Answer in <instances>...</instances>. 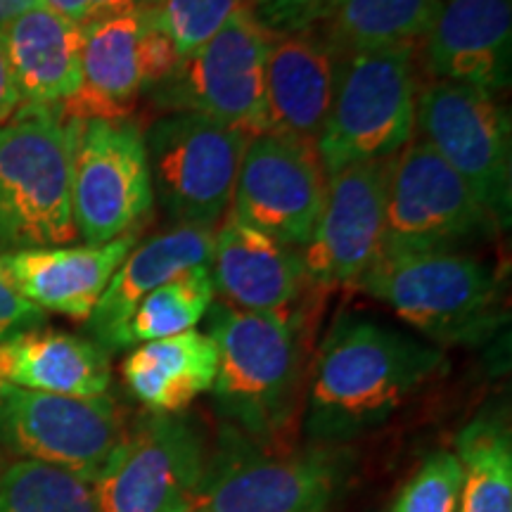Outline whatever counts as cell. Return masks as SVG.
Masks as SVG:
<instances>
[{
    "instance_id": "obj_1",
    "label": "cell",
    "mask_w": 512,
    "mask_h": 512,
    "mask_svg": "<svg viewBox=\"0 0 512 512\" xmlns=\"http://www.w3.org/2000/svg\"><path fill=\"white\" fill-rule=\"evenodd\" d=\"M446 366L444 349L363 313H339L320 342L304 392L311 444L347 446L366 437Z\"/></svg>"
},
{
    "instance_id": "obj_2",
    "label": "cell",
    "mask_w": 512,
    "mask_h": 512,
    "mask_svg": "<svg viewBox=\"0 0 512 512\" xmlns=\"http://www.w3.org/2000/svg\"><path fill=\"white\" fill-rule=\"evenodd\" d=\"M204 318L219 354L211 387L216 408L230 427L275 451L304 406V313H256L214 302Z\"/></svg>"
},
{
    "instance_id": "obj_3",
    "label": "cell",
    "mask_w": 512,
    "mask_h": 512,
    "mask_svg": "<svg viewBox=\"0 0 512 512\" xmlns=\"http://www.w3.org/2000/svg\"><path fill=\"white\" fill-rule=\"evenodd\" d=\"M434 347H475L505 320L503 275L463 249L380 252L354 285Z\"/></svg>"
},
{
    "instance_id": "obj_4",
    "label": "cell",
    "mask_w": 512,
    "mask_h": 512,
    "mask_svg": "<svg viewBox=\"0 0 512 512\" xmlns=\"http://www.w3.org/2000/svg\"><path fill=\"white\" fill-rule=\"evenodd\" d=\"M72 121L22 107L0 126V254L72 245Z\"/></svg>"
},
{
    "instance_id": "obj_5",
    "label": "cell",
    "mask_w": 512,
    "mask_h": 512,
    "mask_svg": "<svg viewBox=\"0 0 512 512\" xmlns=\"http://www.w3.org/2000/svg\"><path fill=\"white\" fill-rule=\"evenodd\" d=\"M351 472L347 446L273 451L226 427L192 503L200 512H330Z\"/></svg>"
},
{
    "instance_id": "obj_6",
    "label": "cell",
    "mask_w": 512,
    "mask_h": 512,
    "mask_svg": "<svg viewBox=\"0 0 512 512\" xmlns=\"http://www.w3.org/2000/svg\"><path fill=\"white\" fill-rule=\"evenodd\" d=\"M415 46L342 57L335 98L316 140L325 178L354 164L389 159L415 138Z\"/></svg>"
},
{
    "instance_id": "obj_7",
    "label": "cell",
    "mask_w": 512,
    "mask_h": 512,
    "mask_svg": "<svg viewBox=\"0 0 512 512\" xmlns=\"http://www.w3.org/2000/svg\"><path fill=\"white\" fill-rule=\"evenodd\" d=\"M143 136L155 202L176 226L216 230L233 202L247 133L202 114L171 112Z\"/></svg>"
},
{
    "instance_id": "obj_8",
    "label": "cell",
    "mask_w": 512,
    "mask_h": 512,
    "mask_svg": "<svg viewBox=\"0 0 512 512\" xmlns=\"http://www.w3.org/2000/svg\"><path fill=\"white\" fill-rule=\"evenodd\" d=\"M415 131L475 192L498 228L512 216V124L496 95L434 81L418 93Z\"/></svg>"
},
{
    "instance_id": "obj_9",
    "label": "cell",
    "mask_w": 512,
    "mask_h": 512,
    "mask_svg": "<svg viewBox=\"0 0 512 512\" xmlns=\"http://www.w3.org/2000/svg\"><path fill=\"white\" fill-rule=\"evenodd\" d=\"M69 121L76 235L86 245H105L143 230L155 207L143 128L131 117Z\"/></svg>"
},
{
    "instance_id": "obj_10",
    "label": "cell",
    "mask_w": 512,
    "mask_h": 512,
    "mask_svg": "<svg viewBox=\"0 0 512 512\" xmlns=\"http://www.w3.org/2000/svg\"><path fill=\"white\" fill-rule=\"evenodd\" d=\"M271 41L273 31L256 17L254 8L240 10L209 43L185 57L169 79L145 93L164 114H202L252 138L259 133L264 110Z\"/></svg>"
},
{
    "instance_id": "obj_11",
    "label": "cell",
    "mask_w": 512,
    "mask_h": 512,
    "mask_svg": "<svg viewBox=\"0 0 512 512\" xmlns=\"http://www.w3.org/2000/svg\"><path fill=\"white\" fill-rule=\"evenodd\" d=\"M501 233L475 192L420 136L392 157L382 252L463 249Z\"/></svg>"
},
{
    "instance_id": "obj_12",
    "label": "cell",
    "mask_w": 512,
    "mask_h": 512,
    "mask_svg": "<svg viewBox=\"0 0 512 512\" xmlns=\"http://www.w3.org/2000/svg\"><path fill=\"white\" fill-rule=\"evenodd\" d=\"M207 453L183 415L147 413L124 432L93 479L98 512H178L192 503Z\"/></svg>"
},
{
    "instance_id": "obj_13",
    "label": "cell",
    "mask_w": 512,
    "mask_h": 512,
    "mask_svg": "<svg viewBox=\"0 0 512 512\" xmlns=\"http://www.w3.org/2000/svg\"><path fill=\"white\" fill-rule=\"evenodd\" d=\"M124 437L112 396H64L8 384L0 394V446L93 482Z\"/></svg>"
},
{
    "instance_id": "obj_14",
    "label": "cell",
    "mask_w": 512,
    "mask_h": 512,
    "mask_svg": "<svg viewBox=\"0 0 512 512\" xmlns=\"http://www.w3.org/2000/svg\"><path fill=\"white\" fill-rule=\"evenodd\" d=\"M325 200L316 145L259 133L247 140L228 216L294 249L309 245Z\"/></svg>"
},
{
    "instance_id": "obj_15",
    "label": "cell",
    "mask_w": 512,
    "mask_h": 512,
    "mask_svg": "<svg viewBox=\"0 0 512 512\" xmlns=\"http://www.w3.org/2000/svg\"><path fill=\"white\" fill-rule=\"evenodd\" d=\"M392 157L325 178V200L302 261L311 290L354 287L375 264L387 233Z\"/></svg>"
},
{
    "instance_id": "obj_16",
    "label": "cell",
    "mask_w": 512,
    "mask_h": 512,
    "mask_svg": "<svg viewBox=\"0 0 512 512\" xmlns=\"http://www.w3.org/2000/svg\"><path fill=\"white\" fill-rule=\"evenodd\" d=\"M339 62L330 43L309 29L273 34L259 133L316 145L335 98Z\"/></svg>"
},
{
    "instance_id": "obj_17",
    "label": "cell",
    "mask_w": 512,
    "mask_h": 512,
    "mask_svg": "<svg viewBox=\"0 0 512 512\" xmlns=\"http://www.w3.org/2000/svg\"><path fill=\"white\" fill-rule=\"evenodd\" d=\"M425 48L434 79L498 98L512 79V0H446Z\"/></svg>"
},
{
    "instance_id": "obj_18",
    "label": "cell",
    "mask_w": 512,
    "mask_h": 512,
    "mask_svg": "<svg viewBox=\"0 0 512 512\" xmlns=\"http://www.w3.org/2000/svg\"><path fill=\"white\" fill-rule=\"evenodd\" d=\"M138 238L140 230H131L105 245L17 249L0 254V264L15 290L36 309L88 320Z\"/></svg>"
},
{
    "instance_id": "obj_19",
    "label": "cell",
    "mask_w": 512,
    "mask_h": 512,
    "mask_svg": "<svg viewBox=\"0 0 512 512\" xmlns=\"http://www.w3.org/2000/svg\"><path fill=\"white\" fill-rule=\"evenodd\" d=\"M211 280L226 304L242 311L287 313L311 290L302 249L226 214L214 233Z\"/></svg>"
},
{
    "instance_id": "obj_20",
    "label": "cell",
    "mask_w": 512,
    "mask_h": 512,
    "mask_svg": "<svg viewBox=\"0 0 512 512\" xmlns=\"http://www.w3.org/2000/svg\"><path fill=\"white\" fill-rule=\"evenodd\" d=\"M143 10L98 19L83 27L81 86L62 102V119H126L145 91Z\"/></svg>"
},
{
    "instance_id": "obj_21",
    "label": "cell",
    "mask_w": 512,
    "mask_h": 512,
    "mask_svg": "<svg viewBox=\"0 0 512 512\" xmlns=\"http://www.w3.org/2000/svg\"><path fill=\"white\" fill-rule=\"evenodd\" d=\"M214 233L216 230L209 228L171 226L152 238L136 242V247L114 271L91 318L86 320L93 342L105 351H114L121 328L147 294L190 268L211 264Z\"/></svg>"
},
{
    "instance_id": "obj_22",
    "label": "cell",
    "mask_w": 512,
    "mask_h": 512,
    "mask_svg": "<svg viewBox=\"0 0 512 512\" xmlns=\"http://www.w3.org/2000/svg\"><path fill=\"white\" fill-rule=\"evenodd\" d=\"M24 107H60L81 86L83 27L36 5L0 31Z\"/></svg>"
},
{
    "instance_id": "obj_23",
    "label": "cell",
    "mask_w": 512,
    "mask_h": 512,
    "mask_svg": "<svg viewBox=\"0 0 512 512\" xmlns=\"http://www.w3.org/2000/svg\"><path fill=\"white\" fill-rule=\"evenodd\" d=\"M0 380L19 389L64 396H105L110 351L93 339L31 328L0 342Z\"/></svg>"
},
{
    "instance_id": "obj_24",
    "label": "cell",
    "mask_w": 512,
    "mask_h": 512,
    "mask_svg": "<svg viewBox=\"0 0 512 512\" xmlns=\"http://www.w3.org/2000/svg\"><path fill=\"white\" fill-rule=\"evenodd\" d=\"M216 370L219 354L214 339L207 332L188 330L138 344L126 356L121 375L147 413L181 415L197 396L211 392Z\"/></svg>"
},
{
    "instance_id": "obj_25",
    "label": "cell",
    "mask_w": 512,
    "mask_h": 512,
    "mask_svg": "<svg viewBox=\"0 0 512 512\" xmlns=\"http://www.w3.org/2000/svg\"><path fill=\"white\" fill-rule=\"evenodd\" d=\"M441 3L444 0H332L323 38L339 57L415 46L432 31Z\"/></svg>"
},
{
    "instance_id": "obj_26",
    "label": "cell",
    "mask_w": 512,
    "mask_h": 512,
    "mask_svg": "<svg viewBox=\"0 0 512 512\" xmlns=\"http://www.w3.org/2000/svg\"><path fill=\"white\" fill-rule=\"evenodd\" d=\"M463 467L458 512H512V439L501 418H475L453 451Z\"/></svg>"
},
{
    "instance_id": "obj_27",
    "label": "cell",
    "mask_w": 512,
    "mask_h": 512,
    "mask_svg": "<svg viewBox=\"0 0 512 512\" xmlns=\"http://www.w3.org/2000/svg\"><path fill=\"white\" fill-rule=\"evenodd\" d=\"M216 299L211 268L195 266L140 302L121 328L114 351L195 330Z\"/></svg>"
},
{
    "instance_id": "obj_28",
    "label": "cell",
    "mask_w": 512,
    "mask_h": 512,
    "mask_svg": "<svg viewBox=\"0 0 512 512\" xmlns=\"http://www.w3.org/2000/svg\"><path fill=\"white\" fill-rule=\"evenodd\" d=\"M0 512H98V508L88 479L17 458L0 463Z\"/></svg>"
},
{
    "instance_id": "obj_29",
    "label": "cell",
    "mask_w": 512,
    "mask_h": 512,
    "mask_svg": "<svg viewBox=\"0 0 512 512\" xmlns=\"http://www.w3.org/2000/svg\"><path fill=\"white\" fill-rule=\"evenodd\" d=\"M254 0H140V10L174 43L181 60L209 43L240 10Z\"/></svg>"
},
{
    "instance_id": "obj_30",
    "label": "cell",
    "mask_w": 512,
    "mask_h": 512,
    "mask_svg": "<svg viewBox=\"0 0 512 512\" xmlns=\"http://www.w3.org/2000/svg\"><path fill=\"white\" fill-rule=\"evenodd\" d=\"M463 467L453 451H437L422 460L403 484L389 512H458Z\"/></svg>"
},
{
    "instance_id": "obj_31",
    "label": "cell",
    "mask_w": 512,
    "mask_h": 512,
    "mask_svg": "<svg viewBox=\"0 0 512 512\" xmlns=\"http://www.w3.org/2000/svg\"><path fill=\"white\" fill-rule=\"evenodd\" d=\"M332 0H256L254 12L273 34L311 29L328 15Z\"/></svg>"
},
{
    "instance_id": "obj_32",
    "label": "cell",
    "mask_w": 512,
    "mask_h": 512,
    "mask_svg": "<svg viewBox=\"0 0 512 512\" xmlns=\"http://www.w3.org/2000/svg\"><path fill=\"white\" fill-rule=\"evenodd\" d=\"M46 313L29 304L12 285V280L0 264V342L22 330L41 328Z\"/></svg>"
},
{
    "instance_id": "obj_33",
    "label": "cell",
    "mask_w": 512,
    "mask_h": 512,
    "mask_svg": "<svg viewBox=\"0 0 512 512\" xmlns=\"http://www.w3.org/2000/svg\"><path fill=\"white\" fill-rule=\"evenodd\" d=\"M147 17V15H145ZM183 60L178 57L174 43L166 38L147 17V29L143 36V72H145V91L169 79ZM143 91V93H145Z\"/></svg>"
},
{
    "instance_id": "obj_34",
    "label": "cell",
    "mask_w": 512,
    "mask_h": 512,
    "mask_svg": "<svg viewBox=\"0 0 512 512\" xmlns=\"http://www.w3.org/2000/svg\"><path fill=\"white\" fill-rule=\"evenodd\" d=\"M43 5L79 27H88L98 19L138 10L140 0H43Z\"/></svg>"
},
{
    "instance_id": "obj_35",
    "label": "cell",
    "mask_w": 512,
    "mask_h": 512,
    "mask_svg": "<svg viewBox=\"0 0 512 512\" xmlns=\"http://www.w3.org/2000/svg\"><path fill=\"white\" fill-rule=\"evenodd\" d=\"M19 105L22 102H19L15 79H12L8 57H5L3 43H0V126L10 121L12 114L19 110Z\"/></svg>"
},
{
    "instance_id": "obj_36",
    "label": "cell",
    "mask_w": 512,
    "mask_h": 512,
    "mask_svg": "<svg viewBox=\"0 0 512 512\" xmlns=\"http://www.w3.org/2000/svg\"><path fill=\"white\" fill-rule=\"evenodd\" d=\"M43 0H0V31H3L12 19H17L24 12L41 5Z\"/></svg>"
},
{
    "instance_id": "obj_37",
    "label": "cell",
    "mask_w": 512,
    "mask_h": 512,
    "mask_svg": "<svg viewBox=\"0 0 512 512\" xmlns=\"http://www.w3.org/2000/svg\"><path fill=\"white\" fill-rule=\"evenodd\" d=\"M178 512H200V510L195 508V503H188V505H185L183 510H178Z\"/></svg>"
},
{
    "instance_id": "obj_38",
    "label": "cell",
    "mask_w": 512,
    "mask_h": 512,
    "mask_svg": "<svg viewBox=\"0 0 512 512\" xmlns=\"http://www.w3.org/2000/svg\"><path fill=\"white\" fill-rule=\"evenodd\" d=\"M5 387H8V384H5L3 380H0V394H3V392H5Z\"/></svg>"
},
{
    "instance_id": "obj_39",
    "label": "cell",
    "mask_w": 512,
    "mask_h": 512,
    "mask_svg": "<svg viewBox=\"0 0 512 512\" xmlns=\"http://www.w3.org/2000/svg\"><path fill=\"white\" fill-rule=\"evenodd\" d=\"M254 3H256V0H254Z\"/></svg>"
}]
</instances>
